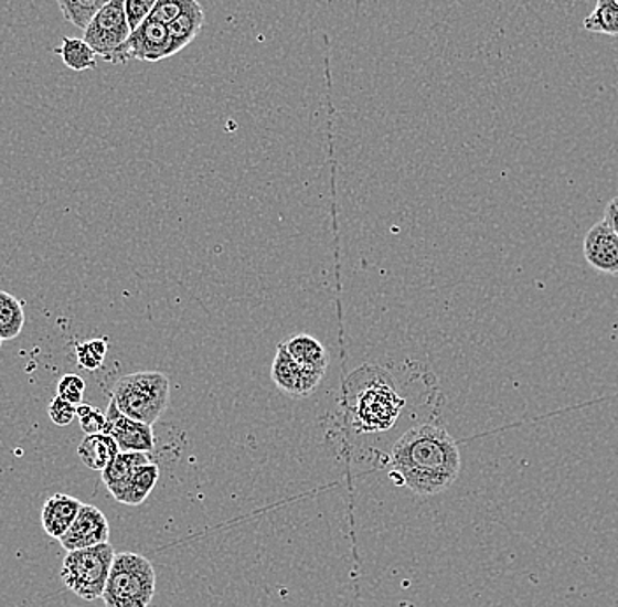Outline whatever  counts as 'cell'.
Segmentation results:
<instances>
[{"instance_id": "cell-10", "label": "cell", "mask_w": 618, "mask_h": 607, "mask_svg": "<svg viewBox=\"0 0 618 607\" xmlns=\"http://www.w3.org/2000/svg\"><path fill=\"white\" fill-rule=\"evenodd\" d=\"M109 543V522L106 514L99 508L92 504H83L70 531L61 537L62 547L65 552L83 550V547L97 546V544Z\"/></svg>"}, {"instance_id": "cell-16", "label": "cell", "mask_w": 618, "mask_h": 607, "mask_svg": "<svg viewBox=\"0 0 618 607\" xmlns=\"http://www.w3.org/2000/svg\"><path fill=\"white\" fill-rule=\"evenodd\" d=\"M118 454L120 448L116 445V440L104 433L85 436L77 446V457L92 471L103 472Z\"/></svg>"}, {"instance_id": "cell-19", "label": "cell", "mask_w": 618, "mask_h": 607, "mask_svg": "<svg viewBox=\"0 0 618 607\" xmlns=\"http://www.w3.org/2000/svg\"><path fill=\"white\" fill-rule=\"evenodd\" d=\"M25 326V312L17 297L0 290V339L11 341L22 334Z\"/></svg>"}, {"instance_id": "cell-27", "label": "cell", "mask_w": 618, "mask_h": 607, "mask_svg": "<svg viewBox=\"0 0 618 607\" xmlns=\"http://www.w3.org/2000/svg\"><path fill=\"white\" fill-rule=\"evenodd\" d=\"M47 416H50V419H52L56 427H67L76 418V406L56 395L50 407H47Z\"/></svg>"}, {"instance_id": "cell-13", "label": "cell", "mask_w": 618, "mask_h": 607, "mask_svg": "<svg viewBox=\"0 0 618 607\" xmlns=\"http://www.w3.org/2000/svg\"><path fill=\"white\" fill-rule=\"evenodd\" d=\"M160 469L157 464L150 462L138 467L130 476L127 483L121 484L118 490L111 493L116 502L125 505H139L147 501L153 492L154 484L159 481Z\"/></svg>"}, {"instance_id": "cell-4", "label": "cell", "mask_w": 618, "mask_h": 607, "mask_svg": "<svg viewBox=\"0 0 618 607\" xmlns=\"http://www.w3.org/2000/svg\"><path fill=\"white\" fill-rule=\"evenodd\" d=\"M115 556V547L109 543L67 552L61 569L65 588L86 603L103 599Z\"/></svg>"}, {"instance_id": "cell-25", "label": "cell", "mask_w": 618, "mask_h": 607, "mask_svg": "<svg viewBox=\"0 0 618 607\" xmlns=\"http://www.w3.org/2000/svg\"><path fill=\"white\" fill-rule=\"evenodd\" d=\"M86 383L83 377L77 376V374H65L56 385V395L67 403L74 404V406H79V404H83Z\"/></svg>"}, {"instance_id": "cell-17", "label": "cell", "mask_w": 618, "mask_h": 607, "mask_svg": "<svg viewBox=\"0 0 618 607\" xmlns=\"http://www.w3.org/2000/svg\"><path fill=\"white\" fill-rule=\"evenodd\" d=\"M150 462V455L148 454H141V451H120V454L113 458L111 464L100 472L103 475V483L106 484L109 493H113L121 484L129 481L130 476L134 475L138 467Z\"/></svg>"}, {"instance_id": "cell-22", "label": "cell", "mask_w": 618, "mask_h": 607, "mask_svg": "<svg viewBox=\"0 0 618 607\" xmlns=\"http://www.w3.org/2000/svg\"><path fill=\"white\" fill-rule=\"evenodd\" d=\"M106 353H108V341L106 339H92V341L82 342L76 347L77 364L86 371H97V369L103 368Z\"/></svg>"}, {"instance_id": "cell-11", "label": "cell", "mask_w": 618, "mask_h": 607, "mask_svg": "<svg viewBox=\"0 0 618 607\" xmlns=\"http://www.w3.org/2000/svg\"><path fill=\"white\" fill-rule=\"evenodd\" d=\"M584 257L599 273L618 276V236L605 220L587 232Z\"/></svg>"}, {"instance_id": "cell-3", "label": "cell", "mask_w": 618, "mask_h": 607, "mask_svg": "<svg viewBox=\"0 0 618 607\" xmlns=\"http://www.w3.org/2000/svg\"><path fill=\"white\" fill-rule=\"evenodd\" d=\"M171 383L163 372H136L120 377L113 386L111 398L129 418L151 425L168 409Z\"/></svg>"}, {"instance_id": "cell-15", "label": "cell", "mask_w": 618, "mask_h": 607, "mask_svg": "<svg viewBox=\"0 0 618 607\" xmlns=\"http://www.w3.org/2000/svg\"><path fill=\"white\" fill-rule=\"evenodd\" d=\"M204 22H206L204 9L198 0H193L192 4L168 25L169 35H171V55H177L193 43L199 32L202 31Z\"/></svg>"}, {"instance_id": "cell-8", "label": "cell", "mask_w": 618, "mask_h": 607, "mask_svg": "<svg viewBox=\"0 0 618 607\" xmlns=\"http://www.w3.org/2000/svg\"><path fill=\"white\" fill-rule=\"evenodd\" d=\"M104 434H108V436L116 440L120 451L150 454L154 446L153 427L142 424L138 419L125 416L118 409L113 398L108 411H106V428H104Z\"/></svg>"}, {"instance_id": "cell-2", "label": "cell", "mask_w": 618, "mask_h": 607, "mask_svg": "<svg viewBox=\"0 0 618 607\" xmlns=\"http://www.w3.org/2000/svg\"><path fill=\"white\" fill-rule=\"evenodd\" d=\"M157 590L153 564L139 553H116L103 600L106 607H148Z\"/></svg>"}, {"instance_id": "cell-5", "label": "cell", "mask_w": 618, "mask_h": 607, "mask_svg": "<svg viewBox=\"0 0 618 607\" xmlns=\"http://www.w3.org/2000/svg\"><path fill=\"white\" fill-rule=\"evenodd\" d=\"M404 401L391 381L376 376L364 386L355 404V427L359 433H383L394 427Z\"/></svg>"}, {"instance_id": "cell-9", "label": "cell", "mask_w": 618, "mask_h": 607, "mask_svg": "<svg viewBox=\"0 0 618 607\" xmlns=\"http://www.w3.org/2000/svg\"><path fill=\"white\" fill-rule=\"evenodd\" d=\"M270 377L284 394L297 398L313 394L320 385V381L323 380L322 376H317V374H309L301 365L297 364V360L288 353L285 342H281L278 351H276L273 368H270Z\"/></svg>"}, {"instance_id": "cell-23", "label": "cell", "mask_w": 618, "mask_h": 607, "mask_svg": "<svg viewBox=\"0 0 618 607\" xmlns=\"http://www.w3.org/2000/svg\"><path fill=\"white\" fill-rule=\"evenodd\" d=\"M193 0H157L153 11H151L148 20L151 22L162 23V25H169L172 20H177Z\"/></svg>"}, {"instance_id": "cell-7", "label": "cell", "mask_w": 618, "mask_h": 607, "mask_svg": "<svg viewBox=\"0 0 618 607\" xmlns=\"http://www.w3.org/2000/svg\"><path fill=\"white\" fill-rule=\"evenodd\" d=\"M169 56L172 55L168 25L147 20L132 31L130 38L106 62L113 65H124L130 61L154 64Z\"/></svg>"}, {"instance_id": "cell-20", "label": "cell", "mask_w": 618, "mask_h": 607, "mask_svg": "<svg viewBox=\"0 0 618 607\" xmlns=\"http://www.w3.org/2000/svg\"><path fill=\"white\" fill-rule=\"evenodd\" d=\"M584 29L618 38V0H597L596 9L584 20Z\"/></svg>"}, {"instance_id": "cell-24", "label": "cell", "mask_w": 618, "mask_h": 607, "mask_svg": "<svg viewBox=\"0 0 618 607\" xmlns=\"http://www.w3.org/2000/svg\"><path fill=\"white\" fill-rule=\"evenodd\" d=\"M76 418L79 419V425H82V430L86 436L103 434L104 428H106V413L97 409V407L88 406V404L76 406Z\"/></svg>"}, {"instance_id": "cell-1", "label": "cell", "mask_w": 618, "mask_h": 607, "mask_svg": "<svg viewBox=\"0 0 618 607\" xmlns=\"http://www.w3.org/2000/svg\"><path fill=\"white\" fill-rule=\"evenodd\" d=\"M392 479L418 497H433L456 483L462 469L459 443L447 428L424 424L395 440Z\"/></svg>"}, {"instance_id": "cell-12", "label": "cell", "mask_w": 618, "mask_h": 607, "mask_svg": "<svg viewBox=\"0 0 618 607\" xmlns=\"http://www.w3.org/2000/svg\"><path fill=\"white\" fill-rule=\"evenodd\" d=\"M82 508V501H77L76 497L65 496V493L50 497L41 511L44 532L53 540L61 541L62 535L70 531Z\"/></svg>"}, {"instance_id": "cell-28", "label": "cell", "mask_w": 618, "mask_h": 607, "mask_svg": "<svg viewBox=\"0 0 618 607\" xmlns=\"http://www.w3.org/2000/svg\"><path fill=\"white\" fill-rule=\"evenodd\" d=\"M605 222L614 228L615 234L618 236V198L611 199L606 205Z\"/></svg>"}, {"instance_id": "cell-14", "label": "cell", "mask_w": 618, "mask_h": 607, "mask_svg": "<svg viewBox=\"0 0 618 607\" xmlns=\"http://www.w3.org/2000/svg\"><path fill=\"white\" fill-rule=\"evenodd\" d=\"M285 347L306 372L323 377L327 365H329V351L326 350L322 342L315 339L313 336L299 334L285 342Z\"/></svg>"}, {"instance_id": "cell-26", "label": "cell", "mask_w": 618, "mask_h": 607, "mask_svg": "<svg viewBox=\"0 0 618 607\" xmlns=\"http://www.w3.org/2000/svg\"><path fill=\"white\" fill-rule=\"evenodd\" d=\"M154 4L157 0H125V13L129 20L130 31H136L141 23L147 22Z\"/></svg>"}, {"instance_id": "cell-21", "label": "cell", "mask_w": 618, "mask_h": 607, "mask_svg": "<svg viewBox=\"0 0 618 607\" xmlns=\"http://www.w3.org/2000/svg\"><path fill=\"white\" fill-rule=\"evenodd\" d=\"M111 2V0H56L58 9H61L62 17L76 26L85 31L92 18L99 13L104 6Z\"/></svg>"}, {"instance_id": "cell-18", "label": "cell", "mask_w": 618, "mask_h": 607, "mask_svg": "<svg viewBox=\"0 0 618 607\" xmlns=\"http://www.w3.org/2000/svg\"><path fill=\"white\" fill-rule=\"evenodd\" d=\"M55 53L62 56L65 67L76 73L97 67V53L85 39L64 38L62 46L56 47Z\"/></svg>"}, {"instance_id": "cell-6", "label": "cell", "mask_w": 618, "mask_h": 607, "mask_svg": "<svg viewBox=\"0 0 618 607\" xmlns=\"http://www.w3.org/2000/svg\"><path fill=\"white\" fill-rule=\"evenodd\" d=\"M85 41L94 47L104 62L130 38L129 20L125 13V0H111L92 18L85 31Z\"/></svg>"}, {"instance_id": "cell-29", "label": "cell", "mask_w": 618, "mask_h": 607, "mask_svg": "<svg viewBox=\"0 0 618 607\" xmlns=\"http://www.w3.org/2000/svg\"><path fill=\"white\" fill-rule=\"evenodd\" d=\"M2 342H4V341H2V339H0V350H2Z\"/></svg>"}]
</instances>
